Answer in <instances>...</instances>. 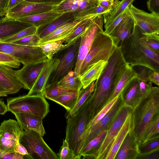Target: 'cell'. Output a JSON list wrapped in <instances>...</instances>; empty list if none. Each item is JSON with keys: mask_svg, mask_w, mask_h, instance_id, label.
<instances>
[{"mask_svg": "<svg viewBox=\"0 0 159 159\" xmlns=\"http://www.w3.org/2000/svg\"><path fill=\"white\" fill-rule=\"evenodd\" d=\"M129 66L123 57L120 47H117L94 83V90L90 102L91 120L107 104L117 83Z\"/></svg>", "mask_w": 159, "mask_h": 159, "instance_id": "cell-1", "label": "cell"}, {"mask_svg": "<svg viewBox=\"0 0 159 159\" xmlns=\"http://www.w3.org/2000/svg\"><path fill=\"white\" fill-rule=\"evenodd\" d=\"M120 47L125 61L130 66H143L159 72V53L149 48L145 35L137 25L133 34Z\"/></svg>", "mask_w": 159, "mask_h": 159, "instance_id": "cell-2", "label": "cell"}, {"mask_svg": "<svg viewBox=\"0 0 159 159\" xmlns=\"http://www.w3.org/2000/svg\"><path fill=\"white\" fill-rule=\"evenodd\" d=\"M159 114V88L152 87L148 94L134 109L133 131L139 146L145 129L153 117Z\"/></svg>", "mask_w": 159, "mask_h": 159, "instance_id": "cell-3", "label": "cell"}, {"mask_svg": "<svg viewBox=\"0 0 159 159\" xmlns=\"http://www.w3.org/2000/svg\"><path fill=\"white\" fill-rule=\"evenodd\" d=\"M91 97L76 112L66 118L65 139L75 159L81 158L80 152L81 138L91 121L89 107Z\"/></svg>", "mask_w": 159, "mask_h": 159, "instance_id": "cell-4", "label": "cell"}, {"mask_svg": "<svg viewBox=\"0 0 159 159\" xmlns=\"http://www.w3.org/2000/svg\"><path fill=\"white\" fill-rule=\"evenodd\" d=\"M116 47L110 36L103 30L98 32L82 63L80 76L98 61H108Z\"/></svg>", "mask_w": 159, "mask_h": 159, "instance_id": "cell-5", "label": "cell"}, {"mask_svg": "<svg viewBox=\"0 0 159 159\" xmlns=\"http://www.w3.org/2000/svg\"><path fill=\"white\" fill-rule=\"evenodd\" d=\"M8 111L13 114L21 112L32 114L44 118L49 111V105L44 95L19 96L7 99Z\"/></svg>", "mask_w": 159, "mask_h": 159, "instance_id": "cell-6", "label": "cell"}, {"mask_svg": "<svg viewBox=\"0 0 159 159\" xmlns=\"http://www.w3.org/2000/svg\"><path fill=\"white\" fill-rule=\"evenodd\" d=\"M32 159H58V156L44 140L43 136L32 130H24L19 139Z\"/></svg>", "mask_w": 159, "mask_h": 159, "instance_id": "cell-7", "label": "cell"}, {"mask_svg": "<svg viewBox=\"0 0 159 159\" xmlns=\"http://www.w3.org/2000/svg\"><path fill=\"white\" fill-rule=\"evenodd\" d=\"M0 52L10 55L23 65L49 60L39 46H30L1 43Z\"/></svg>", "mask_w": 159, "mask_h": 159, "instance_id": "cell-8", "label": "cell"}, {"mask_svg": "<svg viewBox=\"0 0 159 159\" xmlns=\"http://www.w3.org/2000/svg\"><path fill=\"white\" fill-rule=\"evenodd\" d=\"M81 39V37L79 38L70 46L59 51L62 54L60 57L56 58L60 60V62L56 69L50 75L46 85L58 82L69 72L73 71V69L74 70Z\"/></svg>", "mask_w": 159, "mask_h": 159, "instance_id": "cell-9", "label": "cell"}, {"mask_svg": "<svg viewBox=\"0 0 159 159\" xmlns=\"http://www.w3.org/2000/svg\"><path fill=\"white\" fill-rule=\"evenodd\" d=\"M133 110L131 107L124 104L119 111L107 129L97 159H106L116 137Z\"/></svg>", "mask_w": 159, "mask_h": 159, "instance_id": "cell-10", "label": "cell"}, {"mask_svg": "<svg viewBox=\"0 0 159 159\" xmlns=\"http://www.w3.org/2000/svg\"><path fill=\"white\" fill-rule=\"evenodd\" d=\"M124 105V103L120 93L108 112L95 125L85 132L81 138L80 150L102 131L108 129L114 117Z\"/></svg>", "mask_w": 159, "mask_h": 159, "instance_id": "cell-11", "label": "cell"}, {"mask_svg": "<svg viewBox=\"0 0 159 159\" xmlns=\"http://www.w3.org/2000/svg\"><path fill=\"white\" fill-rule=\"evenodd\" d=\"M103 22L102 15L98 16L81 37L77 60L74 70L79 75L82 63L90 49L96 34L99 31L103 30Z\"/></svg>", "mask_w": 159, "mask_h": 159, "instance_id": "cell-12", "label": "cell"}, {"mask_svg": "<svg viewBox=\"0 0 159 159\" xmlns=\"http://www.w3.org/2000/svg\"><path fill=\"white\" fill-rule=\"evenodd\" d=\"M128 8L136 25L143 34L159 33V14L148 13L136 7L132 4L128 7Z\"/></svg>", "mask_w": 159, "mask_h": 159, "instance_id": "cell-13", "label": "cell"}, {"mask_svg": "<svg viewBox=\"0 0 159 159\" xmlns=\"http://www.w3.org/2000/svg\"><path fill=\"white\" fill-rule=\"evenodd\" d=\"M22 88V84L16 76V70L0 64V97L17 93Z\"/></svg>", "mask_w": 159, "mask_h": 159, "instance_id": "cell-14", "label": "cell"}, {"mask_svg": "<svg viewBox=\"0 0 159 159\" xmlns=\"http://www.w3.org/2000/svg\"><path fill=\"white\" fill-rule=\"evenodd\" d=\"M57 6L24 0L8 11L5 16L16 19L48 11Z\"/></svg>", "mask_w": 159, "mask_h": 159, "instance_id": "cell-15", "label": "cell"}, {"mask_svg": "<svg viewBox=\"0 0 159 159\" xmlns=\"http://www.w3.org/2000/svg\"><path fill=\"white\" fill-rule=\"evenodd\" d=\"M49 60L24 65L23 67L16 70V76L24 89L30 90L43 67Z\"/></svg>", "mask_w": 159, "mask_h": 159, "instance_id": "cell-16", "label": "cell"}, {"mask_svg": "<svg viewBox=\"0 0 159 159\" xmlns=\"http://www.w3.org/2000/svg\"><path fill=\"white\" fill-rule=\"evenodd\" d=\"M136 26L131 14L124 18L115 27L109 35L116 47H120L126 39L133 34Z\"/></svg>", "mask_w": 159, "mask_h": 159, "instance_id": "cell-17", "label": "cell"}, {"mask_svg": "<svg viewBox=\"0 0 159 159\" xmlns=\"http://www.w3.org/2000/svg\"><path fill=\"white\" fill-rule=\"evenodd\" d=\"M59 62L60 60L55 57L49 60L42 68L27 95H44V89L48 80L52 73L56 69Z\"/></svg>", "mask_w": 159, "mask_h": 159, "instance_id": "cell-18", "label": "cell"}, {"mask_svg": "<svg viewBox=\"0 0 159 159\" xmlns=\"http://www.w3.org/2000/svg\"><path fill=\"white\" fill-rule=\"evenodd\" d=\"M139 153L136 139L132 130L126 135L114 159H136Z\"/></svg>", "mask_w": 159, "mask_h": 159, "instance_id": "cell-19", "label": "cell"}, {"mask_svg": "<svg viewBox=\"0 0 159 159\" xmlns=\"http://www.w3.org/2000/svg\"><path fill=\"white\" fill-rule=\"evenodd\" d=\"M93 15H88L75 19L73 21L60 27L49 35L41 39L39 46L51 42L62 40L70 34L83 20Z\"/></svg>", "mask_w": 159, "mask_h": 159, "instance_id": "cell-20", "label": "cell"}, {"mask_svg": "<svg viewBox=\"0 0 159 159\" xmlns=\"http://www.w3.org/2000/svg\"><path fill=\"white\" fill-rule=\"evenodd\" d=\"M32 26L5 16L0 18V39L3 40L19 32Z\"/></svg>", "mask_w": 159, "mask_h": 159, "instance_id": "cell-21", "label": "cell"}, {"mask_svg": "<svg viewBox=\"0 0 159 159\" xmlns=\"http://www.w3.org/2000/svg\"><path fill=\"white\" fill-rule=\"evenodd\" d=\"M14 114L17 121L24 130H32L43 137L44 135L45 132L43 124V118L25 113L18 112Z\"/></svg>", "mask_w": 159, "mask_h": 159, "instance_id": "cell-22", "label": "cell"}, {"mask_svg": "<svg viewBox=\"0 0 159 159\" xmlns=\"http://www.w3.org/2000/svg\"><path fill=\"white\" fill-rule=\"evenodd\" d=\"M120 93L124 105L133 109L137 106L141 99L139 81L137 77L133 79L127 84Z\"/></svg>", "mask_w": 159, "mask_h": 159, "instance_id": "cell-23", "label": "cell"}, {"mask_svg": "<svg viewBox=\"0 0 159 159\" xmlns=\"http://www.w3.org/2000/svg\"><path fill=\"white\" fill-rule=\"evenodd\" d=\"M64 13L62 11L53 9L48 11L15 19L30 24L38 28L50 23Z\"/></svg>", "mask_w": 159, "mask_h": 159, "instance_id": "cell-24", "label": "cell"}, {"mask_svg": "<svg viewBox=\"0 0 159 159\" xmlns=\"http://www.w3.org/2000/svg\"><path fill=\"white\" fill-rule=\"evenodd\" d=\"M75 19L72 12H64L48 24L38 28L35 34L42 39L60 27Z\"/></svg>", "mask_w": 159, "mask_h": 159, "instance_id": "cell-25", "label": "cell"}, {"mask_svg": "<svg viewBox=\"0 0 159 159\" xmlns=\"http://www.w3.org/2000/svg\"><path fill=\"white\" fill-rule=\"evenodd\" d=\"M107 131V130L103 131L83 147L80 151V155L84 158L97 159Z\"/></svg>", "mask_w": 159, "mask_h": 159, "instance_id": "cell-26", "label": "cell"}, {"mask_svg": "<svg viewBox=\"0 0 159 159\" xmlns=\"http://www.w3.org/2000/svg\"><path fill=\"white\" fill-rule=\"evenodd\" d=\"M133 116L132 113L127 117L116 137L106 159H114L125 137L129 132L133 130Z\"/></svg>", "mask_w": 159, "mask_h": 159, "instance_id": "cell-27", "label": "cell"}, {"mask_svg": "<svg viewBox=\"0 0 159 159\" xmlns=\"http://www.w3.org/2000/svg\"><path fill=\"white\" fill-rule=\"evenodd\" d=\"M24 130L17 121L11 119L4 120L0 125V134L9 140L17 141Z\"/></svg>", "mask_w": 159, "mask_h": 159, "instance_id": "cell-28", "label": "cell"}, {"mask_svg": "<svg viewBox=\"0 0 159 159\" xmlns=\"http://www.w3.org/2000/svg\"><path fill=\"white\" fill-rule=\"evenodd\" d=\"M135 0H116L110 10L102 15L105 28L113 20L121 14Z\"/></svg>", "mask_w": 159, "mask_h": 159, "instance_id": "cell-29", "label": "cell"}, {"mask_svg": "<svg viewBox=\"0 0 159 159\" xmlns=\"http://www.w3.org/2000/svg\"><path fill=\"white\" fill-rule=\"evenodd\" d=\"M107 61L101 60L93 65L80 76L83 87L85 88L97 79L106 65Z\"/></svg>", "mask_w": 159, "mask_h": 159, "instance_id": "cell-30", "label": "cell"}, {"mask_svg": "<svg viewBox=\"0 0 159 159\" xmlns=\"http://www.w3.org/2000/svg\"><path fill=\"white\" fill-rule=\"evenodd\" d=\"M100 15H101L94 14L83 20L70 34L61 40L67 43V47L70 46L81 37L97 17Z\"/></svg>", "mask_w": 159, "mask_h": 159, "instance_id": "cell-31", "label": "cell"}, {"mask_svg": "<svg viewBox=\"0 0 159 159\" xmlns=\"http://www.w3.org/2000/svg\"><path fill=\"white\" fill-rule=\"evenodd\" d=\"M60 87L79 91L83 87L80 76L74 71L69 72L57 83Z\"/></svg>", "mask_w": 159, "mask_h": 159, "instance_id": "cell-32", "label": "cell"}, {"mask_svg": "<svg viewBox=\"0 0 159 159\" xmlns=\"http://www.w3.org/2000/svg\"><path fill=\"white\" fill-rule=\"evenodd\" d=\"M99 4L98 0H83L79 2L77 9L73 13L75 18L95 14L94 11Z\"/></svg>", "mask_w": 159, "mask_h": 159, "instance_id": "cell-33", "label": "cell"}, {"mask_svg": "<svg viewBox=\"0 0 159 159\" xmlns=\"http://www.w3.org/2000/svg\"><path fill=\"white\" fill-rule=\"evenodd\" d=\"M137 75V73L134 70L132 67L129 65L117 83L107 104L118 96L127 84L133 79L136 77Z\"/></svg>", "mask_w": 159, "mask_h": 159, "instance_id": "cell-34", "label": "cell"}, {"mask_svg": "<svg viewBox=\"0 0 159 159\" xmlns=\"http://www.w3.org/2000/svg\"><path fill=\"white\" fill-rule=\"evenodd\" d=\"M79 91L68 93L60 95L52 100L64 107L67 112L70 111L78 100Z\"/></svg>", "mask_w": 159, "mask_h": 159, "instance_id": "cell-35", "label": "cell"}, {"mask_svg": "<svg viewBox=\"0 0 159 159\" xmlns=\"http://www.w3.org/2000/svg\"><path fill=\"white\" fill-rule=\"evenodd\" d=\"M94 83L95 81L86 88H82L79 91L77 102L73 109L70 111L67 112L66 118L76 112L91 96L94 90Z\"/></svg>", "mask_w": 159, "mask_h": 159, "instance_id": "cell-36", "label": "cell"}, {"mask_svg": "<svg viewBox=\"0 0 159 159\" xmlns=\"http://www.w3.org/2000/svg\"><path fill=\"white\" fill-rule=\"evenodd\" d=\"M78 91L76 90L59 87L57 83H53L46 85L44 90V95L47 99L52 100L62 94Z\"/></svg>", "mask_w": 159, "mask_h": 159, "instance_id": "cell-37", "label": "cell"}, {"mask_svg": "<svg viewBox=\"0 0 159 159\" xmlns=\"http://www.w3.org/2000/svg\"><path fill=\"white\" fill-rule=\"evenodd\" d=\"M159 114L153 117L145 129L140 144L150 138L159 136Z\"/></svg>", "mask_w": 159, "mask_h": 159, "instance_id": "cell-38", "label": "cell"}, {"mask_svg": "<svg viewBox=\"0 0 159 159\" xmlns=\"http://www.w3.org/2000/svg\"><path fill=\"white\" fill-rule=\"evenodd\" d=\"M63 42L61 40H58L48 43L39 46L48 59L50 60L53 58L54 54L65 48L66 44H63Z\"/></svg>", "mask_w": 159, "mask_h": 159, "instance_id": "cell-39", "label": "cell"}, {"mask_svg": "<svg viewBox=\"0 0 159 159\" xmlns=\"http://www.w3.org/2000/svg\"><path fill=\"white\" fill-rule=\"evenodd\" d=\"M17 141L7 139L0 134V159L7 153L15 152Z\"/></svg>", "mask_w": 159, "mask_h": 159, "instance_id": "cell-40", "label": "cell"}, {"mask_svg": "<svg viewBox=\"0 0 159 159\" xmlns=\"http://www.w3.org/2000/svg\"><path fill=\"white\" fill-rule=\"evenodd\" d=\"M37 28L34 26H32L25 29L10 37L3 40V43H11L26 36L36 33Z\"/></svg>", "mask_w": 159, "mask_h": 159, "instance_id": "cell-41", "label": "cell"}, {"mask_svg": "<svg viewBox=\"0 0 159 159\" xmlns=\"http://www.w3.org/2000/svg\"><path fill=\"white\" fill-rule=\"evenodd\" d=\"M159 148V136L150 138L138 146L140 153L146 152Z\"/></svg>", "mask_w": 159, "mask_h": 159, "instance_id": "cell-42", "label": "cell"}, {"mask_svg": "<svg viewBox=\"0 0 159 159\" xmlns=\"http://www.w3.org/2000/svg\"><path fill=\"white\" fill-rule=\"evenodd\" d=\"M41 39L37 34H35L14 41L11 43L24 46H39Z\"/></svg>", "mask_w": 159, "mask_h": 159, "instance_id": "cell-43", "label": "cell"}, {"mask_svg": "<svg viewBox=\"0 0 159 159\" xmlns=\"http://www.w3.org/2000/svg\"><path fill=\"white\" fill-rule=\"evenodd\" d=\"M80 2L65 0L57 6L54 9L64 12H73L77 8Z\"/></svg>", "mask_w": 159, "mask_h": 159, "instance_id": "cell-44", "label": "cell"}, {"mask_svg": "<svg viewBox=\"0 0 159 159\" xmlns=\"http://www.w3.org/2000/svg\"><path fill=\"white\" fill-rule=\"evenodd\" d=\"M118 96L107 104L90 121L86 130L95 125L108 112L117 100Z\"/></svg>", "mask_w": 159, "mask_h": 159, "instance_id": "cell-45", "label": "cell"}, {"mask_svg": "<svg viewBox=\"0 0 159 159\" xmlns=\"http://www.w3.org/2000/svg\"><path fill=\"white\" fill-rule=\"evenodd\" d=\"M20 63L10 55L0 52V64L7 65L12 68H19Z\"/></svg>", "mask_w": 159, "mask_h": 159, "instance_id": "cell-46", "label": "cell"}, {"mask_svg": "<svg viewBox=\"0 0 159 159\" xmlns=\"http://www.w3.org/2000/svg\"><path fill=\"white\" fill-rule=\"evenodd\" d=\"M145 35L147 43L149 48L153 51L159 53V33Z\"/></svg>", "mask_w": 159, "mask_h": 159, "instance_id": "cell-47", "label": "cell"}, {"mask_svg": "<svg viewBox=\"0 0 159 159\" xmlns=\"http://www.w3.org/2000/svg\"><path fill=\"white\" fill-rule=\"evenodd\" d=\"M130 14V12L128 8V7L121 14L113 20L107 27L105 28V30L104 31V33L109 35L115 27L121 21Z\"/></svg>", "mask_w": 159, "mask_h": 159, "instance_id": "cell-48", "label": "cell"}, {"mask_svg": "<svg viewBox=\"0 0 159 159\" xmlns=\"http://www.w3.org/2000/svg\"><path fill=\"white\" fill-rule=\"evenodd\" d=\"M58 158L60 159H75V157L71 151L68 144L65 139L63 140Z\"/></svg>", "mask_w": 159, "mask_h": 159, "instance_id": "cell-49", "label": "cell"}, {"mask_svg": "<svg viewBox=\"0 0 159 159\" xmlns=\"http://www.w3.org/2000/svg\"><path fill=\"white\" fill-rule=\"evenodd\" d=\"M138 79L139 84L140 96L141 100L147 96L150 93L153 87L152 83L150 81L146 82Z\"/></svg>", "mask_w": 159, "mask_h": 159, "instance_id": "cell-50", "label": "cell"}, {"mask_svg": "<svg viewBox=\"0 0 159 159\" xmlns=\"http://www.w3.org/2000/svg\"><path fill=\"white\" fill-rule=\"evenodd\" d=\"M136 159H159V148L146 152L139 153Z\"/></svg>", "mask_w": 159, "mask_h": 159, "instance_id": "cell-51", "label": "cell"}, {"mask_svg": "<svg viewBox=\"0 0 159 159\" xmlns=\"http://www.w3.org/2000/svg\"><path fill=\"white\" fill-rule=\"evenodd\" d=\"M147 4L150 11L159 14V0H148Z\"/></svg>", "mask_w": 159, "mask_h": 159, "instance_id": "cell-52", "label": "cell"}, {"mask_svg": "<svg viewBox=\"0 0 159 159\" xmlns=\"http://www.w3.org/2000/svg\"><path fill=\"white\" fill-rule=\"evenodd\" d=\"M148 79L152 83L159 86V72L151 70L148 76Z\"/></svg>", "mask_w": 159, "mask_h": 159, "instance_id": "cell-53", "label": "cell"}, {"mask_svg": "<svg viewBox=\"0 0 159 159\" xmlns=\"http://www.w3.org/2000/svg\"><path fill=\"white\" fill-rule=\"evenodd\" d=\"M34 2L47 4L53 5H58L65 0H24Z\"/></svg>", "mask_w": 159, "mask_h": 159, "instance_id": "cell-54", "label": "cell"}, {"mask_svg": "<svg viewBox=\"0 0 159 159\" xmlns=\"http://www.w3.org/2000/svg\"><path fill=\"white\" fill-rule=\"evenodd\" d=\"M15 152H18L22 155L29 156L26 148L20 143L19 139L17 140L16 142L15 149Z\"/></svg>", "mask_w": 159, "mask_h": 159, "instance_id": "cell-55", "label": "cell"}, {"mask_svg": "<svg viewBox=\"0 0 159 159\" xmlns=\"http://www.w3.org/2000/svg\"><path fill=\"white\" fill-rule=\"evenodd\" d=\"M9 0H0V17L5 16Z\"/></svg>", "mask_w": 159, "mask_h": 159, "instance_id": "cell-56", "label": "cell"}, {"mask_svg": "<svg viewBox=\"0 0 159 159\" xmlns=\"http://www.w3.org/2000/svg\"><path fill=\"white\" fill-rule=\"evenodd\" d=\"M113 2L114 1L109 0H102L99 1V4L108 12L111 9Z\"/></svg>", "mask_w": 159, "mask_h": 159, "instance_id": "cell-57", "label": "cell"}, {"mask_svg": "<svg viewBox=\"0 0 159 159\" xmlns=\"http://www.w3.org/2000/svg\"><path fill=\"white\" fill-rule=\"evenodd\" d=\"M24 0H9L6 10V13L11 9L23 2Z\"/></svg>", "mask_w": 159, "mask_h": 159, "instance_id": "cell-58", "label": "cell"}, {"mask_svg": "<svg viewBox=\"0 0 159 159\" xmlns=\"http://www.w3.org/2000/svg\"><path fill=\"white\" fill-rule=\"evenodd\" d=\"M8 111L7 105L0 99V115H3Z\"/></svg>", "mask_w": 159, "mask_h": 159, "instance_id": "cell-59", "label": "cell"}, {"mask_svg": "<svg viewBox=\"0 0 159 159\" xmlns=\"http://www.w3.org/2000/svg\"><path fill=\"white\" fill-rule=\"evenodd\" d=\"M108 11L106 10L101 6L98 4L96 7L94 11V13L95 14L103 15Z\"/></svg>", "mask_w": 159, "mask_h": 159, "instance_id": "cell-60", "label": "cell"}, {"mask_svg": "<svg viewBox=\"0 0 159 159\" xmlns=\"http://www.w3.org/2000/svg\"><path fill=\"white\" fill-rule=\"evenodd\" d=\"M70 0V1H77L80 2L83 0Z\"/></svg>", "mask_w": 159, "mask_h": 159, "instance_id": "cell-61", "label": "cell"}, {"mask_svg": "<svg viewBox=\"0 0 159 159\" xmlns=\"http://www.w3.org/2000/svg\"><path fill=\"white\" fill-rule=\"evenodd\" d=\"M3 43V40L0 39V43Z\"/></svg>", "mask_w": 159, "mask_h": 159, "instance_id": "cell-62", "label": "cell"}, {"mask_svg": "<svg viewBox=\"0 0 159 159\" xmlns=\"http://www.w3.org/2000/svg\"><path fill=\"white\" fill-rule=\"evenodd\" d=\"M98 1H102V0H109L110 1H114L115 0H98Z\"/></svg>", "mask_w": 159, "mask_h": 159, "instance_id": "cell-63", "label": "cell"}]
</instances>
